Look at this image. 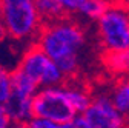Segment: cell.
I'll use <instances>...</instances> for the list:
<instances>
[{
    "instance_id": "obj_1",
    "label": "cell",
    "mask_w": 129,
    "mask_h": 128,
    "mask_svg": "<svg viewBox=\"0 0 129 128\" xmlns=\"http://www.w3.org/2000/svg\"><path fill=\"white\" fill-rule=\"evenodd\" d=\"M36 45L55 62L66 79L71 80L83 67L88 31L78 19L64 15L60 20L43 25Z\"/></svg>"
},
{
    "instance_id": "obj_2",
    "label": "cell",
    "mask_w": 129,
    "mask_h": 128,
    "mask_svg": "<svg viewBox=\"0 0 129 128\" xmlns=\"http://www.w3.org/2000/svg\"><path fill=\"white\" fill-rule=\"evenodd\" d=\"M0 17L6 37L25 46L36 43L43 28L34 0H0Z\"/></svg>"
},
{
    "instance_id": "obj_3",
    "label": "cell",
    "mask_w": 129,
    "mask_h": 128,
    "mask_svg": "<svg viewBox=\"0 0 129 128\" xmlns=\"http://www.w3.org/2000/svg\"><path fill=\"white\" fill-rule=\"evenodd\" d=\"M94 26L103 54L129 51V8L126 5L112 0L108 11Z\"/></svg>"
},
{
    "instance_id": "obj_4",
    "label": "cell",
    "mask_w": 129,
    "mask_h": 128,
    "mask_svg": "<svg viewBox=\"0 0 129 128\" xmlns=\"http://www.w3.org/2000/svg\"><path fill=\"white\" fill-rule=\"evenodd\" d=\"M15 68L31 77L40 88L57 87L66 82V76L55 65V62L48 57L45 51L36 43L25 46V50L20 53Z\"/></svg>"
},
{
    "instance_id": "obj_5",
    "label": "cell",
    "mask_w": 129,
    "mask_h": 128,
    "mask_svg": "<svg viewBox=\"0 0 129 128\" xmlns=\"http://www.w3.org/2000/svg\"><path fill=\"white\" fill-rule=\"evenodd\" d=\"M32 113L34 117L52 120L61 125H66L74 117L80 116L66 91V85L40 88L32 102Z\"/></svg>"
},
{
    "instance_id": "obj_6",
    "label": "cell",
    "mask_w": 129,
    "mask_h": 128,
    "mask_svg": "<svg viewBox=\"0 0 129 128\" xmlns=\"http://www.w3.org/2000/svg\"><path fill=\"white\" fill-rule=\"evenodd\" d=\"M89 128H129V120L111 100V96L94 94L88 110L82 114Z\"/></svg>"
},
{
    "instance_id": "obj_7",
    "label": "cell",
    "mask_w": 129,
    "mask_h": 128,
    "mask_svg": "<svg viewBox=\"0 0 129 128\" xmlns=\"http://www.w3.org/2000/svg\"><path fill=\"white\" fill-rule=\"evenodd\" d=\"M64 85H66L68 96H69V99H71L75 111L82 116L85 111L88 110L94 94L91 93V90L83 82H80V80H74V79H71V80L64 82Z\"/></svg>"
},
{
    "instance_id": "obj_8",
    "label": "cell",
    "mask_w": 129,
    "mask_h": 128,
    "mask_svg": "<svg viewBox=\"0 0 129 128\" xmlns=\"http://www.w3.org/2000/svg\"><path fill=\"white\" fill-rule=\"evenodd\" d=\"M112 0H88V2L80 8V11L77 12L78 20L85 23H97L100 17H103V14L108 11V8L111 6Z\"/></svg>"
},
{
    "instance_id": "obj_9",
    "label": "cell",
    "mask_w": 129,
    "mask_h": 128,
    "mask_svg": "<svg viewBox=\"0 0 129 128\" xmlns=\"http://www.w3.org/2000/svg\"><path fill=\"white\" fill-rule=\"evenodd\" d=\"M109 96L117 110L126 117H129V76L120 77L112 87Z\"/></svg>"
},
{
    "instance_id": "obj_10",
    "label": "cell",
    "mask_w": 129,
    "mask_h": 128,
    "mask_svg": "<svg viewBox=\"0 0 129 128\" xmlns=\"http://www.w3.org/2000/svg\"><path fill=\"white\" fill-rule=\"evenodd\" d=\"M39 90H40V87L32 80L31 77H28L19 68L12 70V94L34 99Z\"/></svg>"
},
{
    "instance_id": "obj_11",
    "label": "cell",
    "mask_w": 129,
    "mask_h": 128,
    "mask_svg": "<svg viewBox=\"0 0 129 128\" xmlns=\"http://www.w3.org/2000/svg\"><path fill=\"white\" fill-rule=\"evenodd\" d=\"M103 65L112 76L118 79L129 76V51L103 54Z\"/></svg>"
},
{
    "instance_id": "obj_12",
    "label": "cell",
    "mask_w": 129,
    "mask_h": 128,
    "mask_svg": "<svg viewBox=\"0 0 129 128\" xmlns=\"http://www.w3.org/2000/svg\"><path fill=\"white\" fill-rule=\"evenodd\" d=\"M34 2H36V8L43 25L60 20L66 15L60 0H34Z\"/></svg>"
},
{
    "instance_id": "obj_13",
    "label": "cell",
    "mask_w": 129,
    "mask_h": 128,
    "mask_svg": "<svg viewBox=\"0 0 129 128\" xmlns=\"http://www.w3.org/2000/svg\"><path fill=\"white\" fill-rule=\"evenodd\" d=\"M12 94V70L0 63V105H6Z\"/></svg>"
},
{
    "instance_id": "obj_14",
    "label": "cell",
    "mask_w": 129,
    "mask_h": 128,
    "mask_svg": "<svg viewBox=\"0 0 129 128\" xmlns=\"http://www.w3.org/2000/svg\"><path fill=\"white\" fill-rule=\"evenodd\" d=\"M88 0H60V3L66 12V15H77V12L80 11Z\"/></svg>"
},
{
    "instance_id": "obj_15",
    "label": "cell",
    "mask_w": 129,
    "mask_h": 128,
    "mask_svg": "<svg viewBox=\"0 0 129 128\" xmlns=\"http://www.w3.org/2000/svg\"><path fill=\"white\" fill-rule=\"evenodd\" d=\"M28 125H29V128H64V125H61V123L46 120V119H39V117H32Z\"/></svg>"
},
{
    "instance_id": "obj_16",
    "label": "cell",
    "mask_w": 129,
    "mask_h": 128,
    "mask_svg": "<svg viewBox=\"0 0 129 128\" xmlns=\"http://www.w3.org/2000/svg\"><path fill=\"white\" fill-rule=\"evenodd\" d=\"M0 128H15L3 105H0Z\"/></svg>"
},
{
    "instance_id": "obj_17",
    "label": "cell",
    "mask_w": 129,
    "mask_h": 128,
    "mask_svg": "<svg viewBox=\"0 0 129 128\" xmlns=\"http://www.w3.org/2000/svg\"><path fill=\"white\" fill-rule=\"evenodd\" d=\"M64 128H89V125H88V122L85 120L83 116H77L71 122H68L64 125Z\"/></svg>"
},
{
    "instance_id": "obj_18",
    "label": "cell",
    "mask_w": 129,
    "mask_h": 128,
    "mask_svg": "<svg viewBox=\"0 0 129 128\" xmlns=\"http://www.w3.org/2000/svg\"><path fill=\"white\" fill-rule=\"evenodd\" d=\"M6 37V33H5V26H3V22H2V17H0V42Z\"/></svg>"
},
{
    "instance_id": "obj_19",
    "label": "cell",
    "mask_w": 129,
    "mask_h": 128,
    "mask_svg": "<svg viewBox=\"0 0 129 128\" xmlns=\"http://www.w3.org/2000/svg\"><path fill=\"white\" fill-rule=\"evenodd\" d=\"M118 2H121L123 5H126V6L129 8V0H118Z\"/></svg>"
},
{
    "instance_id": "obj_20",
    "label": "cell",
    "mask_w": 129,
    "mask_h": 128,
    "mask_svg": "<svg viewBox=\"0 0 129 128\" xmlns=\"http://www.w3.org/2000/svg\"><path fill=\"white\" fill-rule=\"evenodd\" d=\"M15 128H29V125H28V123H25V125H17Z\"/></svg>"
}]
</instances>
